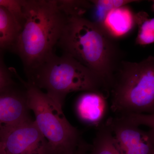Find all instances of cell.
<instances>
[{"label": "cell", "mask_w": 154, "mask_h": 154, "mask_svg": "<svg viewBox=\"0 0 154 154\" xmlns=\"http://www.w3.org/2000/svg\"><path fill=\"white\" fill-rule=\"evenodd\" d=\"M65 14V22L56 46L63 54L73 58L99 76L109 90L124 53L104 25L77 13Z\"/></svg>", "instance_id": "1"}, {"label": "cell", "mask_w": 154, "mask_h": 154, "mask_svg": "<svg viewBox=\"0 0 154 154\" xmlns=\"http://www.w3.org/2000/svg\"><path fill=\"white\" fill-rule=\"evenodd\" d=\"M24 20L13 52L28 77L51 54L60 37L66 15L57 0H23Z\"/></svg>", "instance_id": "2"}, {"label": "cell", "mask_w": 154, "mask_h": 154, "mask_svg": "<svg viewBox=\"0 0 154 154\" xmlns=\"http://www.w3.org/2000/svg\"><path fill=\"white\" fill-rule=\"evenodd\" d=\"M27 77L28 82L40 89L63 106L66 97L72 92L102 93L107 90L96 73L73 58L53 53Z\"/></svg>", "instance_id": "3"}, {"label": "cell", "mask_w": 154, "mask_h": 154, "mask_svg": "<svg viewBox=\"0 0 154 154\" xmlns=\"http://www.w3.org/2000/svg\"><path fill=\"white\" fill-rule=\"evenodd\" d=\"M109 90L111 109L119 116L154 114V57L139 62L122 61Z\"/></svg>", "instance_id": "4"}, {"label": "cell", "mask_w": 154, "mask_h": 154, "mask_svg": "<svg viewBox=\"0 0 154 154\" xmlns=\"http://www.w3.org/2000/svg\"><path fill=\"white\" fill-rule=\"evenodd\" d=\"M28 107L48 143L49 154H86L92 145L68 121L63 106L42 90L25 82Z\"/></svg>", "instance_id": "5"}, {"label": "cell", "mask_w": 154, "mask_h": 154, "mask_svg": "<svg viewBox=\"0 0 154 154\" xmlns=\"http://www.w3.org/2000/svg\"><path fill=\"white\" fill-rule=\"evenodd\" d=\"M106 123L120 154H154V128L145 130L140 128L145 125L154 128L152 116L131 113L109 119Z\"/></svg>", "instance_id": "6"}, {"label": "cell", "mask_w": 154, "mask_h": 154, "mask_svg": "<svg viewBox=\"0 0 154 154\" xmlns=\"http://www.w3.org/2000/svg\"><path fill=\"white\" fill-rule=\"evenodd\" d=\"M25 82H15L0 91V140L14 128L31 119Z\"/></svg>", "instance_id": "7"}, {"label": "cell", "mask_w": 154, "mask_h": 154, "mask_svg": "<svg viewBox=\"0 0 154 154\" xmlns=\"http://www.w3.org/2000/svg\"><path fill=\"white\" fill-rule=\"evenodd\" d=\"M0 141L2 154H49L47 141L32 119L14 128Z\"/></svg>", "instance_id": "8"}, {"label": "cell", "mask_w": 154, "mask_h": 154, "mask_svg": "<svg viewBox=\"0 0 154 154\" xmlns=\"http://www.w3.org/2000/svg\"><path fill=\"white\" fill-rule=\"evenodd\" d=\"M107 102L103 93L86 92L79 97L76 110L79 118L86 123L98 124L106 113Z\"/></svg>", "instance_id": "9"}, {"label": "cell", "mask_w": 154, "mask_h": 154, "mask_svg": "<svg viewBox=\"0 0 154 154\" xmlns=\"http://www.w3.org/2000/svg\"><path fill=\"white\" fill-rule=\"evenodd\" d=\"M19 30L14 18L0 6V50L13 52Z\"/></svg>", "instance_id": "10"}, {"label": "cell", "mask_w": 154, "mask_h": 154, "mask_svg": "<svg viewBox=\"0 0 154 154\" xmlns=\"http://www.w3.org/2000/svg\"><path fill=\"white\" fill-rule=\"evenodd\" d=\"M134 22L137 26L135 43L140 45L151 44L154 42V19L145 11L133 15Z\"/></svg>", "instance_id": "11"}, {"label": "cell", "mask_w": 154, "mask_h": 154, "mask_svg": "<svg viewBox=\"0 0 154 154\" xmlns=\"http://www.w3.org/2000/svg\"><path fill=\"white\" fill-rule=\"evenodd\" d=\"M88 154H120L116 146L112 131L105 123L97 133Z\"/></svg>", "instance_id": "12"}, {"label": "cell", "mask_w": 154, "mask_h": 154, "mask_svg": "<svg viewBox=\"0 0 154 154\" xmlns=\"http://www.w3.org/2000/svg\"><path fill=\"white\" fill-rule=\"evenodd\" d=\"M106 21L111 28L119 34L128 32L132 28L133 22H134L133 15H131L128 10L125 9L123 7L110 11L105 22Z\"/></svg>", "instance_id": "13"}, {"label": "cell", "mask_w": 154, "mask_h": 154, "mask_svg": "<svg viewBox=\"0 0 154 154\" xmlns=\"http://www.w3.org/2000/svg\"><path fill=\"white\" fill-rule=\"evenodd\" d=\"M93 6L96 9L98 16L100 18L99 24L104 25L107 15L112 11L124 7L130 3L138 2L139 1L134 0H94L90 1Z\"/></svg>", "instance_id": "14"}, {"label": "cell", "mask_w": 154, "mask_h": 154, "mask_svg": "<svg viewBox=\"0 0 154 154\" xmlns=\"http://www.w3.org/2000/svg\"><path fill=\"white\" fill-rule=\"evenodd\" d=\"M0 6L10 13L20 30L24 20L23 0H0Z\"/></svg>", "instance_id": "15"}, {"label": "cell", "mask_w": 154, "mask_h": 154, "mask_svg": "<svg viewBox=\"0 0 154 154\" xmlns=\"http://www.w3.org/2000/svg\"><path fill=\"white\" fill-rule=\"evenodd\" d=\"M4 51L0 50V91L16 82L17 74L6 66L4 61Z\"/></svg>", "instance_id": "16"}, {"label": "cell", "mask_w": 154, "mask_h": 154, "mask_svg": "<svg viewBox=\"0 0 154 154\" xmlns=\"http://www.w3.org/2000/svg\"><path fill=\"white\" fill-rule=\"evenodd\" d=\"M0 154H2V143L0 141Z\"/></svg>", "instance_id": "17"}]
</instances>
